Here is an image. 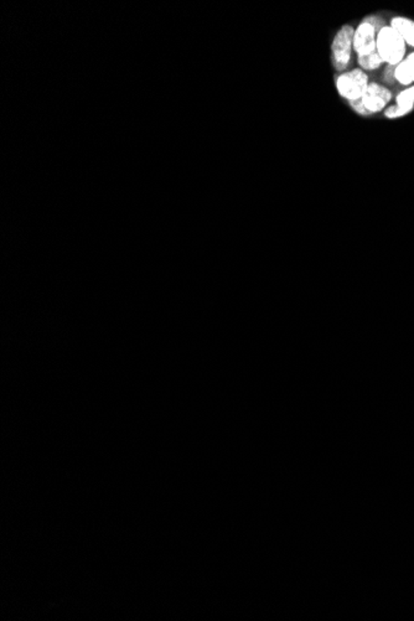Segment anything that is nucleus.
Listing matches in <instances>:
<instances>
[{
    "label": "nucleus",
    "mask_w": 414,
    "mask_h": 621,
    "mask_svg": "<svg viewBox=\"0 0 414 621\" xmlns=\"http://www.w3.org/2000/svg\"><path fill=\"white\" fill-rule=\"evenodd\" d=\"M376 51L380 55L383 63H386L388 66L396 67L407 56L406 55L407 44L391 25H385L377 33Z\"/></svg>",
    "instance_id": "1"
},
{
    "label": "nucleus",
    "mask_w": 414,
    "mask_h": 621,
    "mask_svg": "<svg viewBox=\"0 0 414 621\" xmlns=\"http://www.w3.org/2000/svg\"><path fill=\"white\" fill-rule=\"evenodd\" d=\"M353 33L355 29L347 24L339 29L332 39L331 59L332 66L337 73H345L350 65L353 51Z\"/></svg>",
    "instance_id": "2"
},
{
    "label": "nucleus",
    "mask_w": 414,
    "mask_h": 621,
    "mask_svg": "<svg viewBox=\"0 0 414 621\" xmlns=\"http://www.w3.org/2000/svg\"><path fill=\"white\" fill-rule=\"evenodd\" d=\"M369 81L367 73L361 68H353L345 71L336 78V89L342 98L348 102L361 100L365 91L369 87Z\"/></svg>",
    "instance_id": "3"
},
{
    "label": "nucleus",
    "mask_w": 414,
    "mask_h": 621,
    "mask_svg": "<svg viewBox=\"0 0 414 621\" xmlns=\"http://www.w3.org/2000/svg\"><path fill=\"white\" fill-rule=\"evenodd\" d=\"M386 24L378 17H366L364 22H360L353 33V51L358 56L369 55L376 51V39L377 33Z\"/></svg>",
    "instance_id": "4"
},
{
    "label": "nucleus",
    "mask_w": 414,
    "mask_h": 621,
    "mask_svg": "<svg viewBox=\"0 0 414 621\" xmlns=\"http://www.w3.org/2000/svg\"><path fill=\"white\" fill-rule=\"evenodd\" d=\"M391 100V89L377 82H369V87L365 91L364 96L361 98L365 110L369 114H376L385 111Z\"/></svg>",
    "instance_id": "5"
},
{
    "label": "nucleus",
    "mask_w": 414,
    "mask_h": 621,
    "mask_svg": "<svg viewBox=\"0 0 414 621\" xmlns=\"http://www.w3.org/2000/svg\"><path fill=\"white\" fill-rule=\"evenodd\" d=\"M393 78L402 86L414 84V51L404 57L399 65L393 70Z\"/></svg>",
    "instance_id": "6"
},
{
    "label": "nucleus",
    "mask_w": 414,
    "mask_h": 621,
    "mask_svg": "<svg viewBox=\"0 0 414 621\" xmlns=\"http://www.w3.org/2000/svg\"><path fill=\"white\" fill-rule=\"evenodd\" d=\"M388 25H391L401 35L407 46L414 47V20L406 17H392Z\"/></svg>",
    "instance_id": "7"
},
{
    "label": "nucleus",
    "mask_w": 414,
    "mask_h": 621,
    "mask_svg": "<svg viewBox=\"0 0 414 621\" xmlns=\"http://www.w3.org/2000/svg\"><path fill=\"white\" fill-rule=\"evenodd\" d=\"M358 65H360V68L365 73L366 71H375L383 63L380 55L377 54V51L371 52L369 55L358 56Z\"/></svg>",
    "instance_id": "8"
},
{
    "label": "nucleus",
    "mask_w": 414,
    "mask_h": 621,
    "mask_svg": "<svg viewBox=\"0 0 414 621\" xmlns=\"http://www.w3.org/2000/svg\"><path fill=\"white\" fill-rule=\"evenodd\" d=\"M413 110L414 107L412 105H393L385 110V117L388 119H397V118L407 116Z\"/></svg>",
    "instance_id": "9"
},
{
    "label": "nucleus",
    "mask_w": 414,
    "mask_h": 621,
    "mask_svg": "<svg viewBox=\"0 0 414 621\" xmlns=\"http://www.w3.org/2000/svg\"><path fill=\"white\" fill-rule=\"evenodd\" d=\"M396 105L414 107V84L401 91L396 97Z\"/></svg>",
    "instance_id": "10"
},
{
    "label": "nucleus",
    "mask_w": 414,
    "mask_h": 621,
    "mask_svg": "<svg viewBox=\"0 0 414 621\" xmlns=\"http://www.w3.org/2000/svg\"><path fill=\"white\" fill-rule=\"evenodd\" d=\"M350 103H351V105H353V110L358 112V113H360V114H365V116H367V114H369V113H367V111L365 110L364 105H362V102H361V100H355V102H350Z\"/></svg>",
    "instance_id": "11"
}]
</instances>
